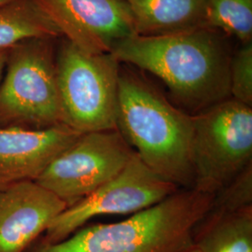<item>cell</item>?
<instances>
[{"label":"cell","mask_w":252,"mask_h":252,"mask_svg":"<svg viewBox=\"0 0 252 252\" xmlns=\"http://www.w3.org/2000/svg\"><path fill=\"white\" fill-rule=\"evenodd\" d=\"M121 63L152 73L180 105L194 115L231 97V58L211 28L166 36H134L114 47Z\"/></svg>","instance_id":"6da1fadb"},{"label":"cell","mask_w":252,"mask_h":252,"mask_svg":"<svg viewBox=\"0 0 252 252\" xmlns=\"http://www.w3.org/2000/svg\"><path fill=\"white\" fill-rule=\"evenodd\" d=\"M116 129L153 171L180 189H192V115L142 78L122 69Z\"/></svg>","instance_id":"7a4b0ae2"},{"label":"cell","mask_w":252,"mask_h":252,"mask_svg":"<svg viewBox=\"0 0 252 252\" xmlns=\"http://www.w3.org/2000/svg\"><path fill=\"white\" fill-rule=\"evenodd\" d=\"M214 195L180 189L125 220L83 226L63 241L33 244L27 252H182Z\"/></svg>","instance_id":"3957f363"},{"label":"cell","mask_w":252,"mask_h":252,"mask_svg":"<svg viewBox=\"0 0 252 252\" xmlns=\"http://www.w3.org/2000/svg\"><path fill=\"white\" fill-rule=\"evenodd\" d=\"M120 62L66 39L56 57L62 123L80 134L116 129Z\"/></svg>","instance_id":"277c9868"},{"label":"cell","mask_w":252,"mask_h":252,"mask_svg":"<svg viewBox=\"0 0 252 252\" xmlns=\"http://www.w3.org/2000/svg\"><path fill=\"white\" fill-rule=\"evenodd\" d=\"M192 121V189L216 195L252 164V106L229 97Z\"/></svg>","instance_id":"5b68a950"},{"label":"cell","mask_w":252,"mask_h":252,"mask_svg":"<svg viewBox=\"0 0 252 252\" xmlns=\"http://www.w3.org/2000/svg\"><path fill=\"white\" fill-rule=\"evenodd\" d=\"M50 40H28L9 51L0 84V126L46 129L63 124Z\"/></svg>","instance_id":"8992f818"},{"label":"cell","mask_w":252,"mask_h":252,"mask_svg":"<svg viewBox=\"0 0 252 252\" xmlns=\"http://www.w3.org/2000/svg\"><path fill=\"white\" fill-rule=\"evenodd\" d=\"M179 189L153 171L135 152L115 177L54 218L42 241H63L95 217L138 213Z\"/></svg>","instance_id":"52a82bcc"},{"label":"cell","mask_w":252,"mask_h":252,"mask_svg":"<svg viewBox=\"0 0 252 252\" xmlns=\"http://www.w3.org/2000/svg\"><path fill=\"white\" fill-rule=\"evenodd\" d=\"M134 153L117 129L81 134L35 181L71 207L115 177Z\"/></svg>","instance_id":"ba28073f"},{"label":"cell","mask_w":252,"mask_h":252,"mask_svg":"<svg viewBox=\"0 0 252 252\" xmlns=\"http://www.w3.org/2000/svg\"><path fill=\"white\" fill-rule=\"evenodd\" d=\"M62 36L91 54H110L136 36L131 11L124 0H41Z\"/></svg>","instance_id":"9c48e42d"},{"label":"cell","mask_w":252,"mask_h":252,"mask_svg":"<svg viewBox=\"0 0 252 252\" xmlns=\"http://www.w3.org/2000/svg\"><path fill=\"white\" fill-rule=\"evenodd\" d=\"M65 208L36 181L0 189V252H27Z\"/></svg>","instance_id":"30bf717a"},{"label":"cell","mask_w":252,"mask_h":252,"mask_svg":"<svg viewBox=\"0 0 252 252\" xmlns=\"http://www.w3.org/2000/svg\"><path fill=\"white\" fill-rule=\"evenodd\" d=\"M80 135L63 124L46 129L0 126V189L35 181Z\"/></svg>","instance_id":"8fae6325"},{"label":"cell","mask_w":252,"mask_h":252,"mask_svg":"<svg viewBox=\"0 0 252 252\" xmlns=\"http://www.w3.org/2000/svg\"><path fill=\"white\" fill-rule=\"evenodd\" d=\"M124 1L131 11L137 36H166L208 28V0Z\"/></svg>","instance_id":"7c38bea8"},{"label":"cell","mask_w":252,"mask_h":252,"mask_svg":"<svg viewBox=\"0 0 252 252\" xmlns=\"http://www.w3.org/2000/svg\"><path fill=\"white\" fill-rule=\"evenodd\" d=\"M192 243L200 252H252V206L233 212L207 211L193 231Z\"/></svg>","instance_id":"4fadbf2b"},{"label":"cell","mask_w":252,"mask_h":252,"mask_svg":"<svg viewBox=\"0 0 252 252\" xmlns=\"http://www.w3.org/2000/svg\"><path fill=\"white\" fill-rule=\"evenodd\" d=\"M60 36L59 27L41 0H15L0 7V50Z\"/></svg>","instance_id":"5bb4252c"},{"label":"cell","mask_w":252,"mask_h":252,"mask_svg":"<svg viewBox=\"0 0 252 252\" xmlns=\"http://www.w3.org/2000/svg\"><path fill=\"white\" fill-rule=\"evenodd\" d=\"M207 25L236 36L244 44L252 42V0H208Z\"/></svg>","instance_id":"9a60e30c"},{"label":"cell","mask_w":252,"mask_h":252,"mask_svg":"<svg viewBox=\"0 0 252 252\" xmlns=\"http://www.w3.org/2000/svg\"><path fill=\"white\" fill-rule=\"evenodd\" d=\"M252 206V164H251L224 189L214 195L208 212H233Z\"/></svg>","instance_id":"2e32d148"},{"label":"cell","mask_w":252,"mask_h":252,"mask_svg":"<svg viewBox=\"0 0 252 252\" xmlns=\"http://www.w3.org/2000/svg\"><path fill=\"white\" fill-rule=\"evenodd\" d=\"M231 97L252 106V43H245L230 62Z\"/></svg>","instance_id":"e0dca14e"},{"label":"cell","mask_w":252,"mask_h":252,"mask_svg":"<svg viewBox=\"0 0 252 252\" xmlns=\"http://www.w3.org/2000/svg\"><path fill=\"white\" fill-rule=\"evenodd\" d=\"M10 50H0V84H1V81L3 79L4 68L7 65V61H8V58H9Z\"/></svg>","instance_id":"ac0fdd59"},{"label":"cell","mask_w":252,"mask_h":252,"mask_svg":"<svg viewBox=\"0 0 252 252\" xmlns=\"http://www.w3.org/2000/svg\"><path fill=\"white\" fill-rule=\"evenodd\" d=\"M200 252L198 250L194 247V246H192V247H190L189 249H187L186 251H184V252Z\"/></svg>","instance_id":"d6986e66"},{"label":"cell","mask_w":252,"mask_h":252,"mask_svg":"<svg viewBox=\"0 0 252 252\" xmlns=\"http://www.w3.org/2000/svg\"><path fill=\"white\" fill-rule=\"evenodd\" d=\"M13 1H15V0H0V7H1V6H4V5H6V4H9V3L13 2Z\"/></svg>","instance_id":"ffe728a7"}]
</instances>
